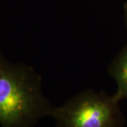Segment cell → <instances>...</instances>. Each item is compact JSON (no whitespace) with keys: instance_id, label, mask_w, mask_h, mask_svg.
Instances as JSON below:
<instances>
[{"instance_id":"7a4b0ae2","label":"cell","mask_w":127,"mask_h":127,"mask_svg":"<svg viewBox=\"0 0 127 127\" xmlns=\"http://www.w3.org/2000/svg\"><path fill=\"white\" fill-rule=\"evenodd\" d=\"M118 104L114 95L88 90L54 107L50 117L56 127H122L124 118Z\"/></svg>"},{"instance_id":"277c9868","label":"cell","mask_w":127,"mask_h":127,"mask_svg":"<svg viewBox=\"0 0 127 127\" xmlns=\"http://www.w3.org/2000/svg\"><path fill=\"white\" fill-rule=\"evenodd\" d=\"M126 18H127V6L126 8Z\"/></svg>"},{"instance_id":"3957f363","label":"cell","mask_w":127,"mask_h":127,"mask_svg":"<svg viewBox=\"0 0 127 127\" xmlns=\"http://www.w3.org/2000/svg\"><path fill=\"white\" fill-rule=\"evenodd\" d=\"M109 74L117 83V89L114 95L117 101L127 100V46L123 49L109 68Z\"/></svg>"},{"instance_id":"6da1fadb","label":"cell","mask_w":127,"mask_h":127,"mask_svg":"<svg viewBox=\"0 0 127 127\" xmlns=\"http://www.w3.org/2000/svg\"><path fill=\"white\" fill-rule=\"evenodd\" d=\"M41 78L31 67L11 64L0 54V126L32 127L51 115Z\"/></svg>"}]
</instances>
